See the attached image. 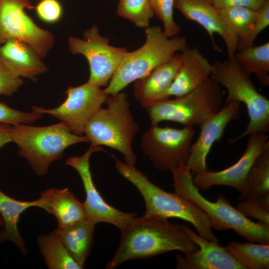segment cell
Here are the masks:
<instances>
[{
	"label": "cell",
	"mask_w": 269,
	"mask_h": 269,
	"mask_svg": "<svg viewBox=\"0 0 269 269\" xmlns=\"http://www.w3.org/2000/svg\"><path fill=\"white\" fill-rule=\"evenodd\" d=\"M23 84L21 78L13 74L0 61V95L11 96Z\"/></svg>",
	"instance_id": "cell-35"
},
{
	"label": "cell",
	"mask_w": 269,
	"mask_h": 269,
	"mask_svg": "<svg viewBox=\"0 0 269 269\" xmlns=\"http://www.w3.org/2000/svg\"><path fill=\"white\" fill-rule=\"evenodd\" d=\"M37 207L53 215L61 229L86 219L83 203L68 189L50 188L41 193Z\"/></svg>",
	"instance_id": "cell-21"
},
{
	"label": "cell",
	"mask_w": 269,
	"mask_h": 269,
	"mask_svg": "<svg viewBox=\"0 0 269 269\" xmlns=\"http://www.w3.org/2000/svg\"><path fill=\"white\" fill-rule=\"evenodd\" d=\"M269 193V140L264 145L247 175L241 200H255Z\"/></svg>",
	"instance_id": "cell-24"
},
{
	"label": "cell",
	"mask_w": 269,
	"mask_h": 269,
	"mask_svg": "<svg viewBox=\"0 0 269 269\" xmlns=\"http://www.w3.org/2000/svg\"><path fill=\"white\" fill-rule=\"evenodd\" d=\"M174 8L188 20L200 24L208 32L214 50L221 52L216 44L214 34L224 40L229 59H233L237 52L239 38L219 12L213 0H175Z\"/></svg>",
	"instance_id": "cell-16"
},
{
	"label": "cell",
	"mask_w": 269,
	"mask_h": 269,
	"mask_svg": "<svg viewBox=\"0 0 269 269\" xmlns=\"http://www.w3.org/2000/svg\"><path fill=\"white\" fill-rule=\"evenodd\" d=\"M223 99L219 85L210 77L185 95L155 102L143 108L151 126L168 121L193 127L218 112L223 106Z\"/></svg>",
	"instance_id": "cell-8"
},
{
	"label": "cell",
	"mask_w": 269,
	"mask_h": 269,
	"mask_svg": "<svg viewBox=\"0 0 269 269\" xmlns=\"http://www.w3.org/2000/svg\"><path fill=\"white\" fill-rule=\"evenodd\" d=\"M175 192L203 211L212 228L219 231L229 229L251 242L269 244V225L254 222L230 203L226 197L219 194L216 202L206 199L193 182V175L186 165L171 171Z\"/></svg>",
	"instance_id": "cell-2"
},
{
	"label": "cell",
	"mask_w": 269,
	"mask_h": 269,
	"mask_svg": "<svg viewBox=\"0 0 269 269\" xmlns=\"http://www.w3.org/2000/svg\"><path fill=\"white\" fill-rule=\"evenodd\" d=\"M185 230L198 248L191 254L176 257L177 269H246L218 241L206 239L188 226Z\"/></svg>",
	"instance_id": "cell-17"
},
{
	"label": "cell",
	"mask_w": 269,
	"mask_h": 269,
	"mask_svg": "<svg viewBox=\"0 0 269 269\" xmlns=\"http://www.w3.org/2000/svg\"><path fill=\"white\" fill-rule=\"evenodd\" d=\"M269 25V1L258 11V15L252 30L245 39L238 42L237 50L241 51L253 46L257 36Z\"/></svg>",
	"instance_id": "cell-32"
},
{
	"label": "cell",
	"mask_w": 269,
	"mask_h": 269,
	"mask_svg": "<svg viewBox=\"0 0 269 269\" xmlns=\"http://www.w3.org/2000/svg\"><path fill=\"white\" fill-rule=\"evenodd\" d=\"M106 103L107 108H101L91 118L84 134L91 144L116 149L124 155L125 161L135 165L132 143L139 127L133 117L127 94L122 91L109 96Z\"/></svg>",
	"instance_id": "cell-4"
},
{
	"label": "cell",
	"mask_w": 269,
	"mask_h": 269,
	"mask_svg": "<svg viewBox=\"0 0 269 269\" xmlns=\"http://www.w3.org/2000/svg\"><path fill=\"white\" fill-rule=\"evenodd\" d=\"M83 36L82 39L69 37V50L87 59L90 69L88 81L100 87H106L128 51L125 47L110 45L109 38L102 35L96 25L86 29Z\"/></svg>",
	"instance_id": "cell-10"
},
{
	"label": "cell",
	"mask_w": 269,
	"mask_h": 269,
	"mask_svg": "<svg viewBox=\"0 0 269 269\" xmlns=\"http://www.w3.org/2000/svg\"><path fill=\"white\" fill-rule=\"evenodd\" d=\"M112 156L117 172L135 186L141 195L145 203L144 216L179 218L192 224L201 237L218 242L203 211L177 193L168 192L152 183L134 165L122 161L114 155Z\"/></svg>",
	"instance_id": "cell-3"
},
{
	"label": "cell",
	"mask_w": 269,
	"mask_h": 269,
	"mask_svg": "<svg viewBox=\"0 0 269 269\" xmlns=\"http://www.w3.org/2000/svg\"><path fill=\"white\" fill-rule=\"evenodd\" d=\"M175 0H150L154 15L163 23V32L168 37L179 35L181 26L173 18Z\"/></svg>",
	"instance_id": "cell-30"
},
{
	"label": "cell",
	"mask_w": 269,
	"mask_h": 269,
	"mask_svg": "<svg viewBox=\"0 0 269 269\" xmlns=\"http://www.w3.org/2000/svg\"><path fill=\"white\" fill-rule=\"evenodd\" d=\"M182 62L181 53L175 54L144 78L134 82V96L143 107L160 100L173 83Z\"/></svg>",
	"instance_id": "cell-20"
},
{
	"label": "cell",
	"mask_w": 269,
	"mask_h": 269,
	"mask_svg": "<svg viewBox=\"0 0 269 269\" xmlns=\"http://www.w3.org/2000/svg\"><path fill=\"white\" fill-rule=\"evenodd\" d=\"M236 209L246 217H252L269 225V209L258 201L241 200L237 204Z\"/></svg>",
	"instance_id": "cell-34"
},
{
	"label": "cell",
	"mask_w": 269,
	"mask_h": 269,
	"mask_svg": "<svg viewBox=\"0 0 269 269\" xmlns=\"http://www.w3.org/2000/svg\"><path fill=\"white\" fill-rule=\"evenodd\" d=\"M11 136L19 155L26 159L39 176L45 175L50 164L62 157L67 147L89 142L85 135L72 133L61 122L45 127L16 124L11 125Z\"/></svg>",
	"instance_id": "cell-6"
},
{
	"label": "cell",
	"mask_w": 269,
	"mask_h": 269,
	"mask_svg": "<svg viewBox=\"0 0 269 269\" xmlns=\"http://www.w3.org/2000/svg\"><path fill=\"white\" fill-rule=\"evenodd\" d=\"M269 0H213L214 5L217 8L228 6H239L258 11Z\"/></svg>",
	"instance_id": "cell-36"
},
{
	"label": "cell",
	"mask_w": 269,
	"mask_h": 269,
	"mask_svg": "<svg viewBox=\"0 0 269 269\" xmlns=\"http://www.w3.org/2000/svg\"><path fill=\"white\" fill-rule=\"evenodd\" d=\"M194 134L193 127L151 126L141 136V147L156 168L171 171L186 165Z\"/></svg>",
	"instance_id": "cell-9"
},
{
	"label": "cell",
	"mask_w": 269,
	"mask_h": 269,
	"mask_svg": "<svg viewBox=\"0 0 269 269\" xmlns=\"http://www.w3.org/2000/svg\"><path fill=\"white\" fill-rule=\"evenodd\" d=\"M212 65L211 78L228 91L224 104L233 101L244 103L250 119L246 130L230 138L229 142L235 143L254 134L267 133L269 131V100L258 92L250 74L234 58L216 61Z\"/></svg>",
	"instance_id": "cell-7"
},
{
	"label": "cell",
	"mask_w": 269,
	"mask_h": 269,
	"mask_svg": "<svg viewBox=\"0 0 269 269\" xmlns=\"http://www.w3.org/2000/svg\"><path fill=\"white\" fill-rule=\"evenodd\" d=\"M181 52V66L171 86L160 101L172 97H179L190 92L211 75L212 64L197 48L186 45Z\"/></svg>",
	"instance_id": "cell-18"
},
{
	"label": "cell",
	"mask_w": 269,
	"mask_h": 269,
	"mask_svg": "<svg viewBox=\"0 0 269 269\" xmlns=\"http://www.w3.org/2000/svg\"><path fill=\"white\" fill-rule=\"evenodd\" d=\"M95 225L86 219L54 230L70 255L82 269L92 247Z\"/></svg>",
	"instance_id": "cell-22"
},
{
	"label": "cell",
	"mask_w": 269,
	"mask_h": 269,
	"mask_svg": "<svg viewBox=\"0 0 269 269\" xmlns=\"http://www.w3.org/2000/svg\"><path fill=\"white\" fill-rule=\"evenodd\" d=\"M246 269H269V244L230 242L226 247Z\"/></svg>",
	"instance_id": "cell-27"
},
{
	"label": "cell",
	"mask_w": 269,
	"mask_h": 269,
	"mask_svg": "<svg viewBox=\"0 0 269 269\" xmlns=\"http://www.w3.org/2000/svg\"><path fill=\"white\" fill-rule=\"evenodd\" d=\"M218 9L222 17L237 35L238 42L247 37L258 15V11L239 6H228Z\"/></svg>",
	"instance_id": "cell-28"
},
{
	"label": "cell",
	"mask_w": 269,
	"mask_h": 269,
	"mask_svg": "<svg viewBox=\"0 0 269 269\" xmlns=\"http://www.w3.org/2000/svg\"><path fill=\"white\" fill-rule=\"evenodd\" d=\"M233 58L263 85H269V42L236 52Z\"/></svg>",
	"instance_id": "cell-26"
},
{
	"label": "cell",
	"mask_w": 269,
	"mask_h": 269,
	"mask_svg": "<svg viewBox=\"0 0 269 269\" xmlns=\"http://www.w3.org/2000/svg\"><path fill=\"white\" fill-rule=\"evenodd\" d=\"M43 114L32 110L24 112L13 109L0 102V123L13 125L16 124H31L42 117Z\"/></svg>",
	"instance_id": "cell-31"
},
{
	"label": "cell",
	"mask_w": 269,
	"mask_h": 269,
	"mask_svg": "<svg viewBox=\"0 0 269 269\" xmlns=\"http://www.w3.org/2000/svg\"><path fill=\"white\" fill-rule=\"evenodd\" d=\"M185 226L160 217H136L121 231L120 245L106 268L114 269L129 260L148 259L171 251L192 254L198 247Z\"/></svg>",
	"instance_id": "cell-1"
},
{
	"label": "cell",
	"mask_w": 269,
	"mask_h": 269,
	"mask_svg": "<svg viewBox=\"0 0 269 269\" xmlns=\"http://www.w3.org/2000/svg\"><path fill=\"white\" fill-rule=\"evenodd\" d=\"M65 93L67 98L60 106L50 109L33 106L32 110L53 116L72 133L82 135L88 122L106 102L109 95L104 89L89 81L78 86L69 87Z\"/></svg>",
	"instance_id": "cell-12"
},
{
	"label": "cell",
	"mask_w": 269,
	"mask_h": 269,
	"mask_svg": "<svg viewBox=\"0 0 269 269\" xmlns=\"http://www.w3.org/2000/svg\"><path fill=\"white\" fill-rule=\"evenodd\" d=\"M36 14L42 21L48 23L58 21L62 15V7L58 0H40L35 7Z\"/></svg>",
	"instance_id": "cell-33"
},
{
	"label": "cell",
	"mask_w": 269,
	"mask_h": 269,
	"mask_svg": "<svg viewBox=\"0 0 269 269\" xmlns=\"http://www.w3.org/2000/svg\"><path fill=\"white\" fill-rule=\"evenodd\" d=\"M240 103L233 101L224 104L216 113L204 121L199 126L200 134L192 143L186 165L193 176L207 169V156L214 142L222 137L228 124L239 118Z\"/></svg>",
	"instance_id": "cell-15"
},
{
	"label": "cell",
	"mask_w": 269,
	"mask_h": 269,
	"mask_svg": "<svg viewBox=\"0 0 269 269\" xmlns=\"http://www.w3.org/2000/svg\"><path fill=\"white\" fill-rule=\"evenodd\" d=\"M11 127L10 125L0 123V149L6 144L12 141Z\"/></svg>",
	"instance_id": "cell-37"
},
{
	"label": "cell",
	"mask_w": 269,
	"mask_h": 269,
	"mask_svg": "<svg viewBox=\"0 0 269 269\" xmlns=\"http://www.w3.org/2000/svg\"><path fill=\"white\" fill-rule=\"evenodd\" d=\"M40 252L50 269H81L54 231L37 238Z\"/></svg>",
	"instance_id": "cell-25"
},
{
	"label": "cell",
	"mask_w": 269,
	"mask_h": 269,
	"mask_svg": "<svg viewBox=\"0 0 269 269\" xmlns=\"http://www.w3.org/2000/svg\"><path fill=\"white\" fill-rule=\"evenodd\" d=\"M0 226H3V221H2V218L0 215Z\"/></svg>",
	"instance_id": "cell-38"
},
{
	"label": "cell",
	"mask_w": 269,
	"mask_h": 269,
	"mask_svg": "<svg viewBox=\"0 0 269 269\" xmlns=\"http://www.w3.org/2000/svg\"><path fill=\"white\" fill-rule=\"evenodd\" d=\"M268 140L267 133L249 135L246 150L237 162L222 170L213 171L207 169L194 175L192 178L194 184L201 190L209 189L215 185H224L243 193L245 189L248 171Z\"/></svg>",
	"instance_id": "cell-14"
},
{
	"label": "cell",
	"mask_w": 269,
	"mask_h": 269,
	"mask_svg": "<svg viewBox=\"0 0 269 269\" xmlns=\"http://www.w3.org/2000/svg\"><path fill=\"white\" fill-rule=\"evenodd\" d=\"M29 0H0V45L16 39L30 45L41 57L53 47L54 36L37 25L26 13L33 8Z\"/></svg>",
	"instance_id": "cell-11"
},
{
	"label": "cell",
	"mask_w": 269,
	"mask_h": 269,
	"mask_svg": "<svg viewBox=\"0 0 269 269\" xmlns=\"http://www.w3.org/2000/svg\"><path fill=\"white\" fill-rule=\"evenodd\" d=\"M117 13L136 26L145 29L149 26L154 15L150 0H119Z\"/></svg>",
	"instance_id": "cell-29"
},
{
	"label": "cell",
	"mask_w": 269,
	"mask_h": 269,
	"mask_svg": "<svg viewBox=\"0 0 269 269\" xmlns=\"http://www.w3.org/2000/svg\"><path fill=\"white\" fill-rule=\"evenodd\" d=\"M37 207V200H18L4 194L0 190V215L4 229L0 233V243L10 241L14 243L23 255L28 251L20 234L18 224L20 216L26 209Z\"/></svg>",
	"instance_id": "cell-23"
},
{
	"label": "cell",
	"mask_w": 269,
	"mask_h": 269,
	"mask_svg": "<svg viewBox=\"0 0 269 269\" xmlns=\"http://www.w3.org/2000/svg\"><path fill=\"white\" fill-rule=\"evenodd\" d=\"M105 150L102 146L91 144L83 155L67 158L66 164L77 171L82 181L86 194L83 204L86 219L96 225L101 222L112 224L121 232L133 222L136 213L123 212L111 206L97 190L90 170V158L93 152Z\"/></svg>",
	"instance_id": "cell-13"
},
{
	"label": "cell",
	"mask_w": 269,
	"mask_h": 269,
	"mask_svg": "<svg viewBox=\"0 0 269 269\" xmlns=\"http://www.w3.org/2000/svg\"><path fill=\"white\" fill-rule=\"evenodd\" d=\"M41 57L28 44L10 39L0 45V61L15 76L32 81L47 68Z\"/></svg>",
	"instance_id": "cell-19"
},
{
	"label": "cell",
	"mask_w": 269,
	"mask_h": 269,
	"mask_svg": "<svg viewBox=\"0 0 269 269\" xmlns=\"http://www.w3.org/2000/svg\"><path fill=\"white\" fill-rule=\"evenodd\" d=\"M145 34L143 44L134 51H128L123 58L104 89L108 95H116L131 83L144 78L187 45L184 37H169L158 26L147 27Z\"/></svg>",
	"instance_id": "cell-5"
}]
</instances>
